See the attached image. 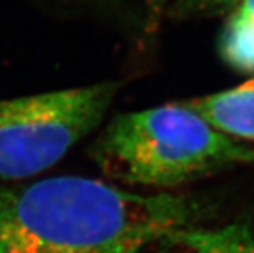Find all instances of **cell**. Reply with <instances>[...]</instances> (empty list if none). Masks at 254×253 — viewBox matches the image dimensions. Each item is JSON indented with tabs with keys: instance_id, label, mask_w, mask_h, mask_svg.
<instances>
[{
	"instance_id": "1",
	"label": "cell",
	"mask_w": 254,
	"mask_h": 253,
	"mask_svg": "<svg viewBox=\"0 0 254 253\" xmlns=\"http://www.w3.org/2000/svg\"><path fill=\"white\" fill-rule=\"evenodd\" d=\"M198 212L186 197L78 175L0 186V253H142L190 227Z\"/></svg>"
},
{
	"instance_id": "2",
	"label": "cell",
	"mask_w": 254,
	"mask_h": 253,
	"mask_svg": "<svg viewBox=\"0 0 254 253\" xmlns=\"http://www.w3.org/2000/svg\"><path fill=\"white\" fill-rule=\"evenodd\" d=\"M91 156L110 178L168 189L253 164L254 147L218 131L180 101L114 118Z\"/></svg>"
},
{
	"instance_id": "3",
	"label": "cell",
	"mask_w": 254,
	"mask_h": 253,
	"mask_svg": "<svg viewBox=\"0 0 254 253\" xmlns=\"http://www.w3.org/2000/svg\"><path fill=\"white\" fill-rule=\"evenodd\" d=\"M118 84L0 101V177L18 180L54 167L104 119Z\"/></svg>"
},
{
	"instance_id": "4",
	"label": "cell",
	"mask_w": 254,
	"mask_h": 253,
	"mask_svg": "<svg viewBox=\"0 0 254 253\" xmlns=\"http://www.w3.org/2000/svg\"><path fill=\"white\" fill-rule=\"evenodd\" d=\"M183 102L225 136L254 142V84L251 81Z\"/></svg>"
},
{
	"instance_id": "5",
	"label": "cell",
	"mask_w": 254,
	"mask_h": 253,
	"mask_svg": "<svg viewBox=\"0 0 254 253\" xmlns=\"http://www.w3.org/2000/svg\"><path fill=\"white\" fill-rule=\"evenodd\" d=\"M161 244L174 253H254V229L244 223L215 229L190 226L169 235Z\"/></svg>"
},
{
	"instance_id": "6",
	"label": "cell",
	"mask_w": 254,
	"mask_h": 253,
	"mask_svg": "<svg viewBox=\"0 0 254 253\" xmlns=\"http://www.w3.org/2000/svg\"><path fill=\"white\" fill-rule=\"evenodd\" d=\"M224 63L239 72L254 74V0H239L219 35Z\"/></svg>"
},
{
	"instance_id": "7",
	"label": "cell",
	"mask_w": 254,
	"mask_h": 253,
	"mask_svg": "<svg viewBox=\"0 0 254 253\" xmlns=\"http://www.w3.org/2000/svg\"><path fill=\"white\" fill-rule=\"evenodd\" d=\"M239 0H180L178 6L186 14L212 12L233 8Z\"/></svg>"
},
{
	"instance_id": "8",
	"label": "cell",
	"mask_w": 254,
	"mask_h": 253,
	"mask_svg": "<svg viewBox=\"0 0 254 253\" xmlns=\"http://www.w3.org/2000/svg\"><path fill=\"white\" fill-rule=\"evenodd\" d=\"M168 0H149V3L154 9H161L165 5H166Z\"/></svg>"
},
{
	"instance_id": "9",
	"label": "cell",
	"mask_w": 254,
	"mask_h": 253,
	"mask_svg": "<svg viewBox=\"0 0 254 253\" xmlns=\"http://www.w3.org/2000/svg\"><path fill=\"white\" fill-rule=\"evenodd\" d=\"M250 81H251V83H253V84H254V77H253V78H251V80H250Z\"/></svg>"
}]
</instances>
